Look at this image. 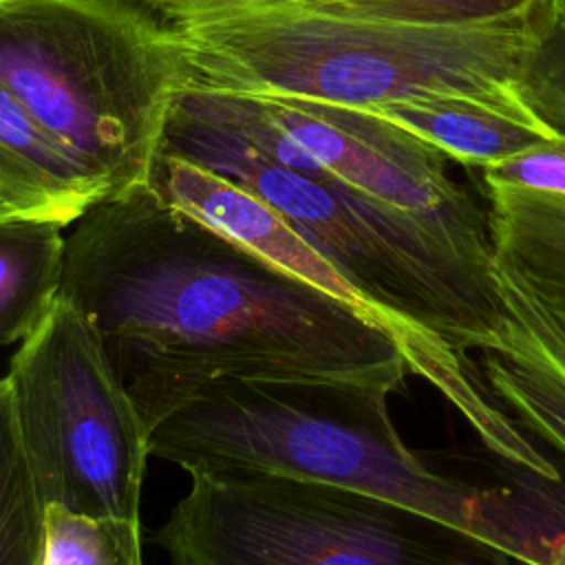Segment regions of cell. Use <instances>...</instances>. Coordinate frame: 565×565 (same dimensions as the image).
<instances>
[{"mask_svg": "<svg viewBox=\"0 0 565 565\" xmlns=\"http://www.w3.org/2000/svg\"><path fill=\"white\" fill-rule=\"evenodd\" d=\"M68 227L60 298L99 338L148 433L221 380L391 395L411 373L377 318L166 203L150 183L104 196Z\"/></svg>", "mask_w": 565, "mask_h": 565, "instance_id": "obj_1", "label": "cell"}, {"mask_svg": "<svg viewBox=\"0 0 565 565\" xmlns=\"http://www.w3.org/2000/svg\"><path fill=\"white\" fill-rule=\"evenodd\" d=\"M188 82L247 97L373 110L437 93L516 86L534 13L486 24H415L331 0H152Z\"/></svg>", "mask_w": 565, "mask_h": 565, "instance_id": "obj_2", "label": "cell"}, {"mask_svg": "<svg viewBox=\"0 0 565 565\" xmlns=\"http://www.w3.org/2000/svg\"><path fill=\"white\" fill-rule=\"evenodd\" d=\"M150 455L183 470H260L377 497L519 561L523 497L430 468L397 435L388 393L320 380H221L150 430Z\"/></svg>", "mask_w": 565, "mask_h": 565, "instance_id": "obj_3", "label": "cell"}, {"mask_svg": "<svg viewBox=\"0 0 565 565\" xmlns=\"http://www.w3.org/2000/svg\"><path fill=\"white\" fill-rule=\"evenodd\" d=\"M188 79L146 0H0V84L108 194L150 181Z\"/></svg>", "mask_w": 565, "mask_h": 565, "instance_id": "obj_4", "label": "cell"}, {"mask_svg": "<svg viewBox=\"0 0 565 565\" xmlns=\"http://www.w3.org/2000/svg\"><path fill=\"white\" fill-rule=\"evenodd\" d=\"M152 541L170 565H512L486 541L349 488L260 470L190 472Z\"/></svg>", "mask_w": 565, "mask_h": 565, "instance_id": "obj_5", "label": "cell"}, {"mask_svg": "<svg viewBox=\"0 0 565 565\" xmlns=\"http://www.w3.org/2000/svg\"><path fill=\"white\" fill-rule=\"evenodd\" d=\"M22 450L44 508L139 519L148 428L86 318L57 296L7 373Z\"/></svg>", "mask_w": 565, "mask_h": 565, "instance_id": "obj_6", "label": "cell"}, {"mask_svg": "<svg viewBox=\"0 0 565 565\" xmlns=\"http://www.w3.org/2000/svg\"><path fill=\"white\" fill-rule=\"evenodd\" d=\"M271 119L338 181L408 212L488 234V210L452 181L448 159L402 126L353 106L258 97Z\"/></svg>", "mask_w": 565, "mask_h": 565, "instance_id": "obj_7", "label": "cell"}, {"mask_svg": "<svg viewBox=\"0 0 565 565\" xmlns=\"http://www.w3.org/2000/svg\"><path fill=\"white\" fill-rule=\"evenodd\" d=\"M505 316L565 366V196L486 188Z\"/></svg>", "mask_w": 565, "mask_h": 565, "instance_id": "obj_8", "label": "cell"}, {"mask_svg": "<svg viewBox=\"0 0 565 565\" xmlns=\"http://www.w3.org/2000/svg\"><path fill=\"white\" fill-rule=\"evenodd\" d=\"M148 183L166 203L199 218L241 247L371 313L351 285L285 221V216L245 185L168 152H159Z\"/></svg>", "mask_w": 565, "mask_h": 565, "instance_id": "obj_9", "label": "cell"}, {"mask_svg": "<svg viewBox=\"0 0 565 565\" xmlns=\"http://www.w3.org/2000/svg\"><path fill=\"white\" fill-rule=\"evenodd\" d=\"M371 113L413 132L448 161L479 170L558 137L530 110L516 86L422 95Z\"/></svg>", "mask_w": 565, "mask_h": 565, "instance_id": "obj_10", "label": "cell"}, {"mask_svg": "<svg viewBox=\"0 0 565 565\" xmlns=\"http://www.w3.org/2000/svg\"><path fill=\"white\" fill-rule=\"evenodd\" d=\"M0 185L22 216L71 225L108 190L0 84Z\"/></svg>", "mask_w": 565, "mask_h": 565, "instance_id": "obj_11", "label": "cell"}, {"mask_svg": "<svg viewBox=\"0 0 565 565\" xmlns=\"http://www.w3.org/2000/svg\"><path fill=\"white\" fill-rule=\"evenodd\" d=\"M66 225L51 218H0V344L29 338L62 287Z\"/></svg>", "mask_w": 565, "mask_h": 565, "instance_id": "obj_12", "label": "cell"}, {"mask_svg": "<svg viewBox=\"0 0 565 565\" xmlns=\"http://www.w3.org/2000/svg\"><path fill=\"white\" fill-rule=\"evenodd\" d=\"M479 373L497 404L530 437L565 457V366L508 318L501 342L481 351Z\"/></svg>", "mask_w": 565, "mask_h": 565, "instance_id": "obj_13", "label": "cell"}, {"mask_svg": "<svg viewBox=\"0 0 565 565\" xmlns=\"http://www.w3.org/2000/svg\"><path fill=\"white\" fill-rule=\"evenodd\" d=\"M44 505L15 426L11 386L0 377V565H42Z\"/></svg>", "mask_w": 565, "mask_h": 565, "instance_id": "obj_14", "label": "cell"}, {"mask_svg": "<svg viewBox=\"0 0 565 565\" xmlns=\"http://www.w3.org/2000/svg\"><path fill=\"white\" fill-rule=\"evenodd\" d=\"M42 565H143L139 519H93L49 505Z\"/></svg>", "mask_w": 565, "mask_h": 565, "instance_id": "obj_15", "label": "cell"}, {"mask_svg": "<svg viewBox=\"0 0 565 565\" xmlns=\"http://www.w3.org/2000/svg\"><path fill=\"white\" fill-rule=\"evenodd\" d=\"M516 93L543 124L565 137V0L539 4Z\"/></svg>", "mask_w": 565, "mask_h": 565, "instance_id": "obj_16", "label": "cell"}, {"mask_svg": "<svg viewBox=\"0 0 565 565\" xmlns=\"http://www.w3.org/2000/svg\"><path fill=\"white\" fill-rule=\"evenodd\" d=\"M360 15L415 24H486L530 15L543 0H331Z\"/></svg>", "mask_w": 565, "mask_h": 565, "instance_id": "obj_17", "label": "cell"}, {"mask_svg": "<svg viewBox=\"0 0 565 565\" xmlns=\"http://www.w3.org/2000/svg\"><path fill=\"white\" fill-rule=\"evenodd\" d=\"M486 188L527 190L565 196V137L547 139L481 170Z\"/></svg>", "mask_w": 565, "mask_h": 565, "instance_id": "obj_18", "label": "cell"}, {"mask_svg": "<svg viewBox=\"0 0 565 565\" xmlns=\"http://www.w3.org/2000/svg\"><path fill=\"white\" fill-rule=\"evenodd\" d=\"M9 216H22L15 207V203L11 201V196L4 192V188L0 185V218H9Z\"/></svg>", "mask_w": 565, "mask_h": 565, "instance_id": "obj_19", "label": "cell"}, {"mask_svg": "<svg viewBox=\"0 0 565 565\" xmlns=\"http://www.w3.org/2000/svg\"><path fill=\"white\" fill-rule=\"evenodd\" d=\"M146 2H152V0H146Z\"/></svg>", "mask_w": 565, "mask_h": 565, "instance_id": "obj_20", "label": "cell"}]
</instances>
